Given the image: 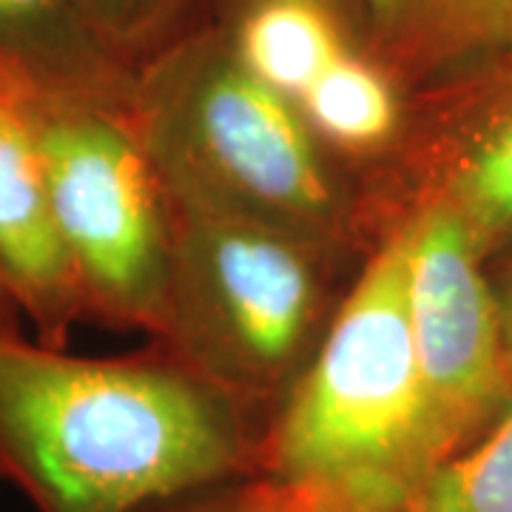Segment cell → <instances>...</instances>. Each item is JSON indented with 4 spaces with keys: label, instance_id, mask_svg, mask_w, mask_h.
<instances>
[{
    "label": "cell",
    "instance_id": "1",
    "mask_svg": "<svg viewBox=\"0 0 512 512\" xmlns=\"http://www.w3.org/2000/svg\"><path fill=\"white\" fill-rule=\"evenodd\" d=\"M259 447L197 370L0 336V478L37 512H146L254 476Z\"/></svg>",
    "mask_w": 512,
    "mask_h": 512
},
{
    "label": "cell",
    "instance_id": "2",
    "mask_svg": "<svg viewBox=\"0 0 512 512\" xmlns=\"http://www.w3.org/2000/svg\"><path fill=\"white\" fill-rule=\"evenodd\" d=\"M128 111L168 208L262 222L322 254L345 239V194L311 123L234 37L168 43L134 74Z\"/></svg>",
    "mask_w": 512,
    "mask_h": 512
},
{
    "label": "cell",
    "instance_id": "3",
    "mask_svg": "<svg viewBox=\"0 0 512 512\" xmlns=\"http://www.w3.org/2000/svg\"><path fill=\"white\" fill-rule=\"evenodd\" d=\"M441 464L407 313L404 228L359 276L265 430L256 473L410 501Z\"/></svg>",
    "mask_w": 512,
    "mask_h": 512
},
{
    "label": "cell",
    "instance_id": "4",
    "mask_svg": "<svg viewBox=\"0 0 512 512\" xmlns=\"http://www.w3.org/2000/svg\"><path fill=\"white\" fill-rule=\"evenodd\" d=\"M83 308L168 336L174 225L128 100L26 97Z\"/></svg>",
    "mask_w": 512,
    "mask_h": 512
},
{
    "label": "cell",
    "instance_id": "5",
    "mask_svg": "<svg viewBox=\"0 0 512 512\" xmlns=\"http://www.w3.org/2000/svg\"><path fill=\"white\" fill-rule=\"evenodd\" d=\"M174 282L168 339L208 382L237 399L288 382L319 313L313 245L262 222L168 208Z\"/></svg>",
    "mask_w": 512,
    "mask_h": 512
},
{
    "label": "cell",
    "instance_id": "6",
    "mask_svg": "<svg viewBox=\"0 0 512 512\" xmlns=\"http://www.w3.org/2000/svg\"><path fill=\"white\" fill-rule=\"evenodd\" d=\"M407 313L441 464L512 399V365L493 282L467 228L439 202L404 222Z\"/></svg>",
    "mask_w": 512,
    "mask_h": 512
},
{
    "label": "cell",
    "instance_id": "7",
    "mask_svg": "<svg viewBox=\"0 0 512 512\" xmlns=\"http://www.w3.org/2000/svg\"><path fill=\"white\" fill-rule=\"evenodd\" d=\"M0 282L35 322L37 342L66 348L86 308L23 94L6 83H0Z\"/></svg>",
    "mask_w": 512,
    "mask_h": 512
},
{
    "label": "cell",
    "instance_id": "8",
    "mask_svg": "<svg viewBox=\"0 0 512 512\" xmlns=\"http://www.w3.org/2000/svg\"><path fill=\"white\" fill-rule=\"evenodd\" d=\"M134 69L74 0H0V83L26 97L131 100Z\"/></svg>",
    "mask_w": 512,
    "mask_h": 512
},
{
    "label": "cell",
    "instance_id": "9",
    "mask_svg": "<svg viewBox=\"0 0 512 512\" xmlns=\"http://www.w3.org/2000/svg\"><path fill=\"white\" fill-rule=\"evenodd\" d=\"M430 202L467 228L481 256L512 237V94L450 148Z\"/></svg>",
    "mask_w": 512,
    "mask_h": 512
},
{
    "label": "cell",
    "instance_id": "10",
    "mask_svg": "<svg viewBox=\"0 0 512 512\" xmlns=\"http://www.w3.org/2000/svg\"><path fill=\"white\" fill-rule=\"evenodd\" d=\"M234 43L245 66L291 100L348 52L330 9L316 0H256Z\"/></svg>",
    "mask_w": 512,
    "mask_h": 512
},
{
    "label": "cell",
    "instance_id": "11",
    "mask_svg": "<svg viewBox=\"0 0 512 512\" xmlns=\"http://www.w3.org/2000/svg\"><path fill=\"white\" fill-rule=\"evenodd\" d=\"M296 103L316 134L356 151L387 143L399 123L390 80L350 52L330 63Z\"/></svg>",
    "mask_w": 512,
    "mask_h": 512
},
{
    "label": "cell",
    "instance_id": "12",
    "mask_svg": "<svg viewBox=\"0 0 512 512\" xmlns=\"http://www.w3.org/2000/svg\"><path fill=\"white\" fill-rule=\"evenodd\" d=\"M410 512H512V399L473 444L424 478Z\"/></svg>",
    "mask_w": 512,
    "mask_h": 512
},
{
    "label": "cell",
    "instance_id": "13",
    "mask_svg": "<svg viewBox=\"0 0 512 512\" xmlns=\"http://www.w3.org/2000/svg\"><path fill=\"white\" fill-rule=\"evenodd\" d=\"M387 52L404 60L450 57L470 49L484 0H362Z\"/></svg>",
    "mask_w": 512,
    "mask_h": 512
},
{
    "label": "cell",
    "instance_id": "14",
    "mask_svg": "<svg viewBox=\"0 0 512 512\" xmlns=\"http://www.w3.org/2000/svg\"><path fill=\"white\" fill-rule=\"evenodd\" d=\"M146 512L183 510H177L174 501H168ZM188 512H410V501H393L339 484L254 473L251 481L200 501Z\"/></svg>",
    "mask_w": 512,
    "mask_h": 512
},
{
    "label": "cell",
    "instance_id": "15",
    "mask_svg": "<svg viewBox=\"0 0 512 512\" xmlns=\"http://www.w3.org/2000/svg\"><path fill=\"white\" fill-rule=\"evenodd\" d=\"M100 40L134 72L168 46L188 0H74Z\"/></svg>",
    "mask_w": 512,
    "mask_h": 512
},
{
    "label": "cell",
    "instance_id": "16",
    "mask_svg": "<svg viewBox=\"0 0 512 512\" xmlns=\"http://www.w3.org/2000/svg\"><path fill=\"white\" fill-rule=\"evenodd\" d=\"M470 49H493L512 60V0H484Z\"/></svg>",
    "mask_w": 512,
    "mask_h": 512
},
{
    "label": "cell",
    "instance_id": "17",
    "mask_svg": "<svg viewBox=\"0 0 512 512\" xmlns=\"http://www.w3.org/2000/svg\"><path fill=\"white\" fill-rule=\"evenodd\" d=\"M495 296H498V311H501V328H504V342H507V353H510L512 365V262L501 279L493 285Z\"/></svg>",
    "mask_w": 512,
    "mask_h": 512
},
{
    "label": "cell",
    "instance_id": "18",
    "mask_svg": "<svg viewBox=\"0 0 512 512\" xmlns=\"http://www.w3.org/2000/svg\"><path fill=\"white\" fill-rule=\"evenodd\" d=\"M15 311H18V305L12 302V296H9V291H6L3 282H0V336L18 333V330H15Z\"/></svg>",
    "mask_w": 512,
    "mask_h": 512
},
{
    "label": "cell",
    "instance_id": "19",
    "mask_svg": "<svg viewBox=\"0 0 512 512\" xmlns=\"http://www.w3.org/2000/svg\"><path fill=\"white\" fill-rule=\"evenodd\" d=\"M254 3H256V0H254ZM316 3H322V6H328V9L333 6V0H316Z\"/></svg>",
    "mask_w": 512,
    "mask_h": 512
}]
</instances>
